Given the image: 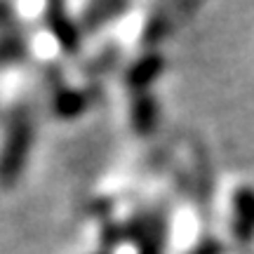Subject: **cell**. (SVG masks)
Here are the masks:
<instances>
[{
	"label": "cell",
	"mask_w": 254,
	"mask_h": 254,
	"mask_svg": "<svg viewBox=\"0 0 254 254\" xmlns=\"http://www.w3.org/2000/svg\"><path fill=\"white\" fill-rule=\"evenodd\" d=\"M233 233L243 243L254 238V190L238 189L233 195Z\"/></svg>",
	"instance_id": "1"
},
{
	"label": "cell",
	"mask_w": 254,
	"mask_h": 254,
	"mask_svg": "<svg viewBox=\"0 0 254 254\" xmlns=\"http://www.w3.org/2000/svg\"><path fill=\"white\" fill-rule=\"evenodd\" d=\"M14 12L26 24H36L50 12V0H14Z\"/></svg>",
	"instance_id": "2"
},
{
	"label": "cell",
	"mask_w": 254,
	"mask_h": 254,
	"mask_svg": "<svg viewBox=\"0 0 254 254\" xmlns=\"http://www.w3.org/2000/svg\"><path fill=\"white\" fill-rule=\"evenodd\" d=\"M97 254H106V252H97Z\"/></svg>",
	"instance_id": "3"
}]
</instances>
